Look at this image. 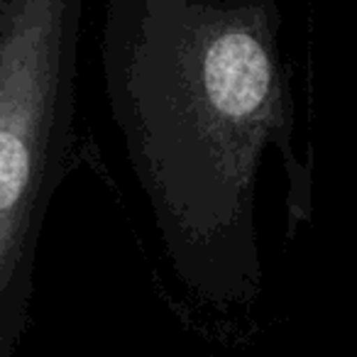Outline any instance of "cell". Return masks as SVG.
Listing matches in <instances>:
<instances>
[{
    "instance_id": "1",
    "label": "cell",
    "mask_w": 357,
    "mask_h": 357,
    "mask_svg": "<svg viewBox=\"0 0 357 357\" xmlns=\"http://www.w3.org/2000/svg\"><path fill=\"white\" fill-rule=\"evenodd\" d=\"M282 27V0H105L110 115L169 264L213 306L264 291L255 201L269 149L291 225L311 215Z\"/></svg>"
},
{
    "instance_id": "2",
    "label": "cell",
    "mask_w": 357,
    "mask_h": 357,
    "mask_svg": "<svg viewBox=\"0 0 357 357\" xmlns=\"http://www.w3.org/2000/svg\"><path fill=\"white\" fill-rule=\"evenodd\" d=\"M79 25L81 0H8L0 25V357L25 323L71 144Z\"/></svg>"
},
{
    "instance_id": "3",
    "label": "cell",
    "mask_w": 357,
    "mask_h": 357,
    "mask_svg": "<svg viewBox=\"0 0 357 357\" xmlns=\"http://www.w3.org/2000/svg\"><path fill=\"white\" fill-rule=\"evenodd\" d=\"M6 8H8V0H0V25H3V17H6Z\"/></svg>"
}]
</instances>
